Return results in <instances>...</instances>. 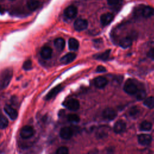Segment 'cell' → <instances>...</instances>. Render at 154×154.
<instances>
[{"mask_svg":"<svg viewBox=\"0 0 154 154\" xmlns=\"http://www.w3.org/2000/svg\"><path fill=\"white\" fill-rule=\"evenodd\" d=\"M4 111L5 113L9 116L11 120H15L17 117V112L16 109L9 105H6L4 107Z\"/></svg>","mask_w":154,"mask_h":154,"instance_id":"14","label":"cell"},{"mask_svg":"<svg viewBox=\"0 0 154 154\" xmlns=\"http://www.w3.org/2000/svg\"><path fill=\"white\" fill-rule=\"evenodd\" d=\"M76 58V54L74 53H68L61 57L60 59V61L63 64H69L72 62Z\"/></svg>","mask_w":154,"mask_h":154,"instance_id":"16","label":"cell"},{"mask_svg":"<svg viewBox=\"0 0 154 154\" xmlns=\"http://www.w3.org/2000/svg\"><path fill=\"white\" fill-rule=\"evenodd\" d=\"M8 125V120L4 116L0 115V129H5Z\"/></svg>","mask_w":154,"mask_h":154,"instance_id":"27","label":"cell"},{"mask_svg":"<svg viewBox=\"0 0 154 154\" xmlns=\"http://www.w3.org/2000/svg\"><path fill=\"white\" fill-rule=\"evenodd\" d=\"M52 54V49L47 46H45L42 48L41 52H40V55L41 57L44 58V59H49Z\"/></svg>","mask_w":154,"mask_h":154,"instance_id":"15","label":"cell"},{"mask_svg":"<svg viewBox=\"0 0 154 154\" xmlns=\"http://www.w3.org/2000/svg\"><path fill=\"white\" fill-rule=\"evenodd\" d=\"M69 152L68 149L65 146H62L59 147L56 152L57 154H67Z\"/></svg>","mask_w":154,"mask_h":154,"instance_id":"30","label":"cell"},{"mask_svg":"<svg viewBox=\"0 0 154 154\" xmlns=\"http://www.w3.org/2000/svg\"><path fill=\"white\" fill-rule=\"evenodd\" d=\"M140 12L144 17H150L154 14V8L150 6H143L141 8Z\"/></svg>","mask_w":154,"mask_h":154,"instance_id":"11","label":"cell"},{"mask_svg":"<svg viewBox=\"0 0 154 154\" xmlns=\"http://www.w3.org/2000/svg\"><path fill=\"white\" fill-rule=\"evenodd\" d=\"M88 26V22L84 19H78L74 22V28L78 31H81L85 29Z\"/></svg>","mask_w":154,"mask_h":154,"instance_id":"4","label":"cell"},{"mask_svg":"<svg viewBox=\"0 0 154 154\" xmlns=\"http://www.w3.org/2000/svg\"><path fill=\"white\" fill-rule=\"evenodd\" d=\"M119 45L123 48H127L132 45V39L129 37H123L120 40Z\"/></svg>","mask_w":154,"mask_h":154,"instance_id":"18","label":"cell"},{"mask_svg":"<svg viewBox=\"0 0 154 154\" xmlns=\"http://www.w3.org/2000/svg\"><path fill=\"white\" fill-rule=\"evenodd\" d=\"M34 134V130L31 126H25L22 128L20 135L23 139H28L32 137Z\"/></svg>","mask_w":154,"mask_h":154,"instance_id":"3","label":"cell"},{"mask_svg":"<svg viewBox=\"0 0 154 154\" xmlns=\"http://www.w3.org/2000/svg\"><path fill=\"white\" fill-rule=\"evenodd\" d=\"M152 128V123L149 122H147V121H144L143 122L140 126V128L141 131H150Z\"/></svg>","mask_w":154,"mask_h":154,"instance_id":"22","label":"cell"},{"mask_svg":"<svg viewBox=\"0 0 154 154\" xmlns=\"http://www.w3.org/2000/svg\"><path fill=\"white\" fill-rule=\"evenodd\" d=\"M113 19V15L109 13L103 14L100 16V22L103 26L109 25Z\"/></svg>","mask_w":154,"mask_h":154,"instance_id":"13","label":"cell"},{"mask_svg":"<svg viewBox=\"0 0 154 154\" xmlns=\"http://www.w3.org/2000/svg\"><path fill=\"white\" fill-rule=\"evenodd\" d=\"M123 90L126 93L130 95H132L136 93L138 88L135 82L129 79L126 81L123 87Z\"/></svg>","mask_w":154,"mask_h":154,"instance_id":"2","label":"cell"},{"mask_svg":"<svg viewBox=\"0 0 154 154\" xmlns=\"http://www.w3.org/2000/svg\"><path fill=\"white\" fill-rule=\"evenodd\" d=\"M138 143L143 146L149 145L152 141V137L149 134H140L138 136Z\"/></svg>","mask_w":154,"mask_h":154,"instance_id":"9","label":"cell"},{"mask_svg":"<svg viewBox=\"0 0 154 154\" xmlns=\"http://www.w3.org/2000/svg\"><path fill=\"white\" fill-rule=\"evenodd\" d=\"M67 120L69 122L73 123H76L79 122V117L78 115L75 114H69L67 116Z\"/></svg>","mask_w":154,"mask_h":154,"instance_id":"25","label":"cell"},{"mask_svg":"<svg viewBox=\"0 0 154 154\" xmlns=\"http://www.w3.org/2000/svg\"><path fill=\"white\" fill-rule=\"evenodd\" d=\"M94 85L99 88H104L108 84V80L103 76H98L94 79Z\"/></svg>","mask_w":154,"mask_h":154,"instance_id":"10","label":"cell"},{"mask_svg":"<svg viewBox=\"0 0 154 154\" xmlns=\"http://www.w3.org/2000/svg\"><path fill=\"white\" fill-rule=\"evenodd\" d=\"M147 56H148L150 58H151L152 60H154V48H151V49L149 51V52H148V53H147Z\"/></svg>","mask_w":154,"mask_h":154,"instance_id":"32","label":"cell"},{"mask_svg":"<svg viewBox=\"0 0 154 154\" xmlns=\"http://www.w3.org/2000/svg\"><path fill=\"white\" fill-rule=\"evenodd\" d=\"M54 46L56 48V49L61 51L63 50L64 46H65V41L62 38H57L54 40Z\"/></svg>","mask_w":154,"mask_h":154,"instance_id":"19","label":"cell"},{"mask_svg":"<svg viewBox=\"0 0 154 154\" xmlns=\"http://www.w3.org/2000/svg\"><path fill=\"white\" fill-rule=\"evenodd\" d=\"M103 118L106 120H112L114 119L117 116V113L114 109L111 108H107L105 109L102 112Z\"/></svg>","mask_w":154,"mask_h":154,"instance_id":"7","label":"cell"},{"mask_svg":"<svg viewBox=\"0 0 154 154\" xmlns=\"http://www.w3.org/2000/svg\"><path fill=\"white\" fill-rule=\"evenodd\" d=\"M69 48L70 50L76 51L79 48L78 41L74 38H70L69 40Z\"/></svg>","mask_w":154,"mask_h":154,"instance_id":"20","label":"cell"},{"mask_svg":"<svg viewBox=\"0 0 154 154\" xmlns=\"http://www.w3.org/2000/svg\"><path fill=\"white\" fill-rule=\"evenodd\" d=\"M105 71H106V69L104 66H99L96 68V72H104Z\"/></svg>","mask_w":154,"mask_h":154,"instance_id":"33","label":"cell"},{"mask_svg":"<svg viewBox=\"0 0 154 154\" xmlns=\"http://www.w3.org/2000/svg\"><path fill=\"white\" fill-rule=\"evenodd\" d=\"M126 129V123L122 120H119L116 122L114 126V131L117 134L122 133Z\"/></svg>","mask_w":154,"mask_h":154,"instance_id":"12","label":"cell"},{"mask_svg":"<svg viewBox=\"0 0 154 154\" xmlns=\"http://www.w3.org/2000/svg\"><path fill=\"white\" fill-rule=\"evenodd\" d=\"M60 135L61 138L64 140H69L73 135V131L69 127H64L61 129Z\"/></svg>","mask_w":154,"mask_h":154,"instance_id":"8","label":"cell"},{"mask_svg":"<svg viewBox=\"0 0 154 154\" xmlns=\"http://www.w3.org/2000/svg\"><path fill=\"white\" fill-rule=\"evenodd\" d=\"M77 13L78 10L76 7L73 5H70L64 10V14L68 19H73L76 17Z\"/></svg>","mask_w":154,"mask_h":154,"instance_id":"6","label":"cell"},{"mask_svg":"<svg viewBox=\"0 0 154 154\" xmlns=\"http://www.w3.org/2000/svg\"><path fill=\"white\" fill-rule=\"evenodd\" d=\"M144 104L149 108H154V97L150 96L146 98L144 101Z\"/></svg>","mask_w":154,"mask_h":154,"instance_id":"23","label":"cell"},{"mask_svg":"<svg viewBox=\"0 0 154 154\" xmlns=\"http://www.w3.org/2000/svg\"><path fill=\"white\" fill-rule=\"evenodd\" d=\"M109 54H110V50H107V51H105L104 52L95 56V58L98 59V60H107L108 58Z\"/></svg>","mask_w":154,"mask_h":154,"instance_id":"26","label":"cell"},{"mask_svg":"<svg viewBox=\"0 0 154 154\" xmlns=\"http://www.w3.org/2000/svg\"><path fill=\"white\" fill-rule=\"evenodd\" d=\"M13 76V70L11 68H7L0 74V90L5 88L10 84Z\"/></svg>","mask_w":154,"mask_h":154,"instance_id":"1","label":"cell"},{"mask_svg":"<svg viewBox=\"0 0 154 154\" xmlns=\"http://www.w3.org/2000/svg\"><path fill=\"white\" fill-rule=\"evenodd\" d=\"M122 0H107L108 4L111 6H117L121 4Z\"/></svg>","mask_w":154,"mask_h":154,"instance_id":"31","label":"cell"},{"mask_svg":"<svg viewBox=\"0 0 154 154\" xmlns=\"http://www.w3.org/2000/svg\"><path fill=\"white\" fill-rule=\"evenodd\" d=\"M135 94H136V97L138 100H141L144 99L146 96V93L145 90L143 89L137 90Z\"/></svg>","mask_w":154,"mask_h":154,"instance_id":"24","label":"cell"},{"mask_svg":"<svg viewBox=\"0 0 154 154\" xmlns=\"http://www.w3.org/2000/svg\"><path fill=\"white\" fill-rule=\"evenodd\" d=\"M65 106L71 111H76L79 108V103L75 99H70L64 103Z\"/></svg>","mask_w":154,"mask_h":154,"instance_id":"5","label":"cell"},{"mask_svg":"<svg viewBox=\"0 0 154 154\" xmlns=\"http://www.w3.org/2000/svg\"><path fill=\"white\" fill-rule=\"evenodd\" d=\"M23 68L25 70H29L32 69V62L30 60L25 61L23 64Z\"/></svg>","mask_w":154,"mask_h":154,"instance_id":"29","label":"cell"},{"mask_svg":"<svg viewBox=\"0 0 154 154\" xmlns=\"http://www.w3.org/2000/svg\"><path fill=\"white\" fill-rule=\"evenodd\" d=\"M62 87L61 85H59L57 87H55V88H54L53 89H52L46 96V100H49L51 99H52V97H54V96H55L61 90H62Z\"/></svg>","mask_w":154,"mask_h":154,"instance_id":"17","label":"cell"},{"mask_svg":"<svg viewBox=\"0 0 154 154\" xmlns=\"http://www.w3.org/2000/svg\"><path fill=\"white\" fill-rule=\"evenodd\" d=\"M10 1H14V0H10Z\"/></svg>","mask_w":154,"mask_h":154,"instance_id":"34","label":"cell"},{"mask_svg":"<svg viewBox=\"0 0 154 154\" xmlns=\"http://www.w3.org/2000/svg\"><path fill=\"white\" fill-rule=\"evenodd\" d=\"M139 109L136 106H134L132 108H131V109L129 111V114L132 117H137L138 114H139Z\"/></svg>","mask_w":154,"mask_h":154,"instance_id":"28","label":"cell"},{"mask_svg":"<svg viewBox=\"0 0 154 154\" xmlns=\"http://www.w3.org/2000/svg\"><path fill=\"white\" fill-rule=\"evenodd\" d=\"M39 4L40 2L37 0H28L27 1V7L31 11H34L38 8Z\"/></svg>","mask_w":154,"mask_h":154,"instance_id":"21","label":"cell"}]
</instances>
